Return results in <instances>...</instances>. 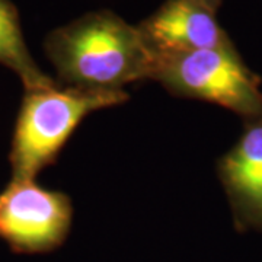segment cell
<instances>
[{
    "instance_id": "cell-1",
    "label": "cell",
    "mask_w": 262,
    "mask_h": 262,
    "mask_svg": "<svg viewBox=\"0 0 262 262\" xmlns=\"http://www.w3.org/2000/svg\"><path fill=\"white\" fill-rule=\"evenodd\" d=\"M58 83L86 92H122L124 86L153 79L156 58L137 25L111 10L89 12L44 39Z\"/></svg>"
},
{
    "instance_id": "cell-2",
    "label": "cell",
    "mask_w": 262,
    "mask_h": 262,
    "mask_svg": "<svg viewBox=\"0 0 262 262\" xmlns=\"http://www.w3.org/2000/svg\"><path fill=\"white\" fill-rule=\"evenodd\" d=\"M127 92H86L57 82L25 91L12 136V179H35L58 158L88 114L120 105Z\"/></svg>"
},
{
    "instance_id": "cell-4",
    "label": "cell",
    "mask_w": 262,
    "mask_h": 262,
    "mask_svg": "<svg viewBox=\"0 0 262 262\" xmlns=\"http://www.w3.org/2000/svg\"><path fill=\"white\" fill-rule=\"evenodd\" d=\"M73 217L70 198L35 179H12L0 192V239L15 253H47L67 239Z\"/></svg>"
},
{
    "instance_id": "cell-5",
    "label": "cell",
    "mask_w": 262,
    "mask_h": 262,
    "mask_svg": "<svg viewBox=\"0 0 262 262\" xmlns=\"http://www.w3.org/2000/svg\"><path fill=\"white\" fill-rule=\"evenodd\" d=\"M215 13L200 0H165L137 28L155 58L198 50H234Z\"/></svg>"
},
{
    "instance_id": "cell-8",
    "label": "cell",
    "mask_w": 262,
    "mask_h": 262,
    "mask_svg": "<svg viewBox=\"0 0 262 262\" xmlns=\"http://www.w3.org/2000/svg\"><path fill=\"white\" fill-rule=\"evenodd\" d=\"M200 2L204 3L206 6H208L210 9H213L214 12H217L219 8L222 6V2H223V0H200Z\"/></svg>"
},
{
    "instance_id": "cell-6",
    "label": "cell",
    "mask_w": 262,
    "mask_h": 262,
    "mask_svg": "<svg viewBox=\"0 0 262 262\" xmlns=\"http://www.w3.org/2000/svg\"><path fill=\"white\" fill-rule=\"evenodd\" d=\"M244 131L217 165L219 179L239 233H262V114L244 120Z\"/></svg>"
},
{
    "instance_id": "cell-7",
    "label": "cell",
    "mask_w": 262,
    "mask_h": 262,
    "mask_svg": "<svg viewBox=\"0 0 262 262\" xmlns=\"http://www.w3.org/2000/svg\"><path fill=\"white\" fill-rule=\"evenodd\" d=\"M0 64L18 76L25 91L57 83L39 69L31 56L20 28L18 9L10 0H0Z\"/></svg>"
},
{
    "instance_id": "cell-3",
    "label": "cell",
    "mask_w": 262,
    "mask_h": 262,
    "mask_svg": "<svg viewBox=\"0 0 262 262\" xmlns=\"http://www.w3.org/2000/svg\"><path fill=\"white\" fill-rule=\"evenodd\" d=\"M151 80L172 95L217 103L244 120L262 114L261 79L236 48L156 57Z\"/></svg>"
}]
</instances>
